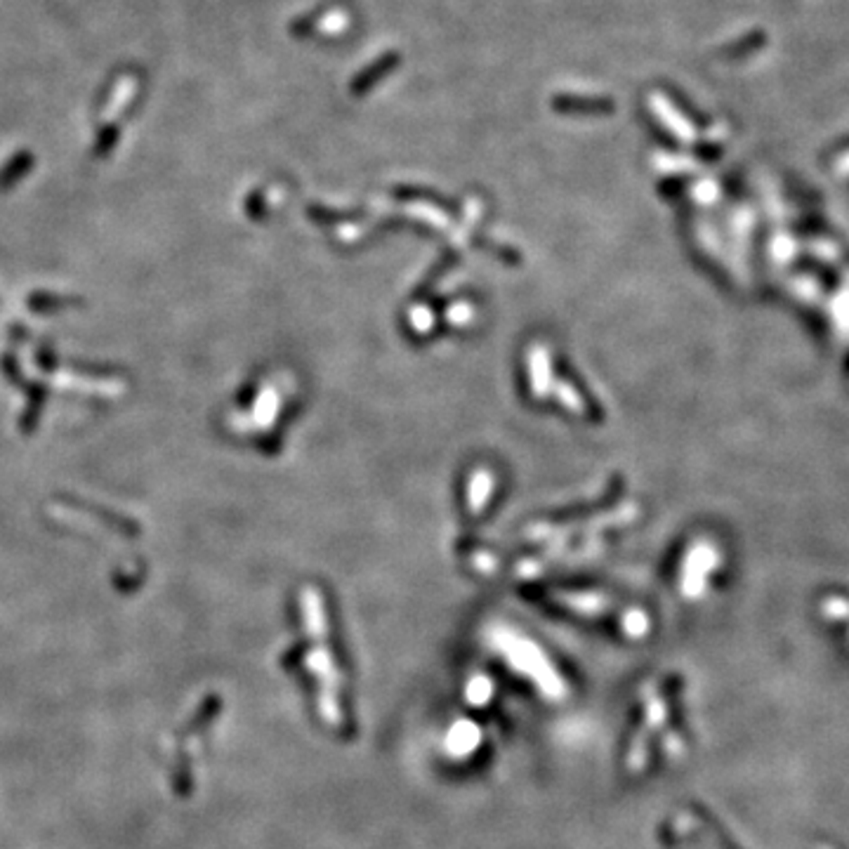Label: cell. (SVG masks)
Returning a JSON list of instances; mask_svg holds the SVG:
<instances>
[{
    "label": "cell",
    "mask_w": 849,
    "mask_h": 849,
    "mask_svg": "<svg viewBox=\"0 0 849 849\" xmlns=\"http://www.w3.org/2000/svg\"><path fill=\"white\" fill-rule=\"evenodd\" d=\"M67 305H71V300L55 298V295H33L31 298V309H36V312H55V309Z\"/></svg>",
    "instance_id": "cell-1"
}]
</instances>
